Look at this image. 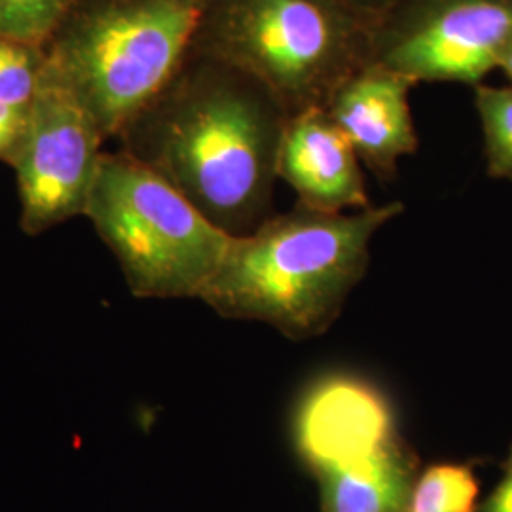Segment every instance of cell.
<instances>
[{
  "mask_svg": "<svg viewBox=\"0 0 512 512\" xmlns=\"http://www.w3.org/2000/svg\"><path fill=\"white\" fill-rule=\"evenodd\" d=\"M165 105L141 150L129 154L226 234H251L272 217L289 114L255 78L219 59L186 80Z\"/></svg>",
  "mask_w": 512,
  "mask_h": 512,
  "instance_id": "obj_1",
  "label": "cell"
},
{
  "mask_svg": "<svg viewBox=\"0 0 512 512\" xmlns=\"http://www.w3.org/2000/svg\"><path fill=\"white\" fill-rule=\"evenodd\" d=\"M403 211L401 202L355 213L298 203L234 238L200 300L222 317L268 323L293 340L319 336L363 279L372 238Z\"/></svg>",
  "mask_w": 512,
  "mask_h": 512,
  "instance_id": "obj_2",
  "label": "cell"
},
{
  "mask_svg": "<svg viewBox=\"0 0 512 512\" xmlns=\"http://www.w3.org/2000/svg\"><path fill=\"white\" fill-rule=\"evenodd\" d=\"M374 25L342 0H209L196 42L289 114L327 109L372 59Z\"/></svg>",
  "mask_w": 512,
  "mask_h": 512,
  "instance_id": "obj_3",
  "label": "cell"
},
{
  "mask_svg": "<svg viewBox=\"0 0 512 512\" xmlns=\"http://www.w3.org/2000/svg\"><path fill=\"white\" fill-rule=\"evenodd\" d=\"M84 215L139 298H202L234 241L129 152L101 156Z\"/></svg>",
  "mask_w": 512,
  "mask_h": 512,
  "instance_id": "obj_4",
  "label": "cell"
},
{
  "mask_svg": "<svg viewBox=\"0 0 512 512\" xmlns=\"http://www.w3.org/2000/svg\"><path fill=\"white\" fill-rule=\"evenodd\" d=\"M209 0H116L65 40L55 74L114 133L167 90L196 44Z\"/></svg>",
  "mask_w": 512,
  "mask_h": 512,
  "instance_id": "obj_5",
  "label": "cell"
},
{
  "mask_svg": "<svg viewBox=\"0 0 512 512\" xmlns=\"http://www.w3.org/2000/svg\"><path fill=\"white\" fill-rule=\"evenodd\" d=\"M512 40V0H399L372 33L370 63L421 82L480 86Z\"/></svg>",
  "mask_w": 512,
  "mask_h": 512,
  "instance_id": "obj_6",
  "label": "cell"
},
{
  "mask_svg": "<svg viewBox=\"0 0 512 512\" xmlns=\"http://www.w3.org/2000/svg\"><path fill=\"white\" fill-rule=\"evenodd\" d=\"M101 137L97 120L67 82L57 74L40 82L10 160L18 173L21 226L27 234L84 215L103 156Z\"/></svg>",
  "mask_w": 512,
  "mask_h": 512,
  "instance_id": "obj_7",
  "label": "cell"
},
{
  "mask_svg": "<svg viewBox=\"0 0 512 512\" xmlns=\"http://www.w3.org/2000/svg\"><path fill=\"white\" fill-rule=\"evenodd\" d=\"M294 446L315 476L365 458L399 437L384 395L363 380L332 376L313 385L294 418Z\"/></svg>",
  "mask_w": 512,
  "mask_h": 512,
  "instance_id": "obj_8",
  "label": "cell"
},
{
  "mask_svg": "<svg viewBox=\"0 0 512 512\" xmlns=\"http://www.w3.org/2000/svg\"><path fill=\"white\" fill-rule=\"evenodd\" d=\"M416 84L380 65H366L344 82L327 105L332 122L344 131L365 164L380 181H391L404 156L418 150V131L410 109Z\"/></svg>",
  "mask_w": 512,
  "mask_h": 512,
  "instance_id": "obj_9",
  "label": "cell"
},
{
  "mask_svg": "<svg viewBox=\"0 0 512 512\" xmlns=\"http://www.w3.org/2000/svg\"><path fill=\"white\" fill-rule=\"evenodd\" d=\"M277 177L298 203L321 213L372 207L361 160L327 109L304 110L287 120L277 160Z\"/></svg>",
  "mask_w": 512,
  "mask_h": 512,
  "instance_id": "obj_10",
  "label": "cell"
},
{
  "mask_svg": "<svg viewBox=\"0 0 512 512\" xmlns=\"http://www.w3.org/2000/svg\"><path fill=\"white\" fill-rule=\"evenodd\" d=\"M418 459L395 437L365 458L317 476L321 512H408Z\"/></svg>",
  "mask_w": 512,
  "mask_h": 512,
  "instance_id": "obj_11",
  "label": "cell"
},
{
  "mask_svg": "<svg viewBox=\"0 0 512 512\" xmlns=\"http://www.w3.org/2000/svg\"><path fill=\"white\" fill-rule=\"evenodd\" d=\"M475 471L459 463L431 465L416 478L408 512H476Z\"/></svg>",
  "mask_w": 512,
  "mask_h": 512,
  "instance_id": "obj_12",
  "label": "cell"
},
{
  "mask_svg": "<svg viewBox=\"0 0 512 512\" xmlns=\"http://www.w3.org/2000/svg\"><path fill=\"white\" fill-rule=\"evenodd\" d=\"M475 109L484 139L486 173L512 181V84L475 88Z\"/></svg>",
  "mask_w": 512,
  "mask_h": 512,
  "instance_id": "obj_13",
  "label": "cell"
},
{
  "mask_svg": "<svg viewBox=\"0 0 512 512\" xmlns=\"http://www.w3.org/2000/svg\"><path fill=\"white\" fill-rule=\"evenodd\" d=\"M69 0H0V40L38 44L54 31Z\"/></svg>",
  "mask_w": 512,
  "mask_h": 512,
  "instance_id": "obj_14",
  "label": "cell"
},
{
  "mask_svg": "<svg viewBox=\"0 0 512 512\" xmlns=\"http://www.w3.org/2000/svg\"><path fill=\"white\" fill-rule=\"evenodd\" d=\"M38 86L35 59L27 46L0 40V105L29 110Z\"/></svg>",
  "mask_w": 512,
  "mask_h": 512,
  "instance_id": "obj_15",
  "label": "cell"
},
{
  "mask_svg": "<svg viewBox=\"0 0 512 512\" xmlns=\"http://www.w3.org/2000/svg\"><path fill=\"white\" fill-rule=\"evenodd\" d=\"M27 124V110L0 105V158L12 160Z\"/></svg>",
  "mask_w": 512,
  "mask_h": 512,
  "instance_id": "obj_16",
  "label": "cell"
},
{
  "mask_svg": "<svg viewBox=\"0 0 512 512\" xmlns=\"http://www.w3.org/2000/svg\"><path fill=\"white\" fill-rule=\"evenodd\" d=\"M361 18L368 19L374 27L399 4V0H342Z\"/></svg>",
  "mask_w": 512,
  "mask_h": 512,
  "instance_id": "obj_17",
  "label": "cell"
},
{
  "mask_svg": "<svg viewBox=\"0 0 512 512\" xmlns=\"http://www.w3.org/2000/svg\"><path fill=\"white\" fill-rule=\"evenodd\" d=\"M476 512H512V469L505 471V478L499 482L494 494Z\"/></svg>",
  "mask_w": 512,
  "mask_h": 512,
  "instance_id": "obj_18",
  "label": "cell"
},
{
  "mask_svg": "<svg viewBox=\"0 0 512 512\" xmlns=\"http://www.w3.org/2000/svg\"><path fill=\"white\" fill-rule=\"evenodd\" d=\"M497 69L503 71V74H505L507 80H509V84H512V40L509 42V46L505 48L503 55H501Z\"/></svg>",
  "mask_w": 512,
  "mask_h": 512,
  "instance_id": "obj_19",
  "label": "cell"
},
{
  "mask_svg": "<svg viewBox=\"0 0 512 512\" xmlns=\"http://www.w3.org/2000/svg\"><path fill=\"white\" fill-rule=\"evenodd\" d=\"M512 469V448L511 452H509V458L505 461V471H511Z\"/></svg>",
  "mask_w": 512,
  "mask_h": 512,
  "instance_id": "obj_20",
  "label": "cell"
}]
</instances>
